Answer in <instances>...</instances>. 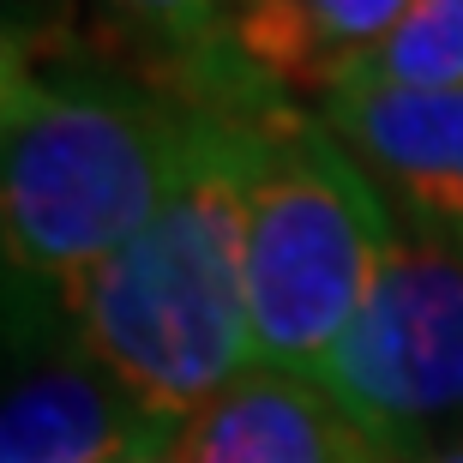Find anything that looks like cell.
Instances as JSON below:
<instances>
[{
    "instance_id": "cell-2",
    "label": "cell",
    "mask_w": 463,
    "mask_h": 463,
    "mask_svg": "<svg viewBox=\"0 0 463 463\" xmlns=\"http://www.w3.org/2000/svg\"><path fill=\"white\" fill-rule=\"evenodd\" d=\"M205 109H163L151 97L43 72L6 43L0 97V187L13 271L67 289L138 235L187 181Z\"/></svg>"
},
{
    "instance_id": "cell-3",
    "label": "cell",
    "mask_w": 463,
    "mask_h": 463,
    "mask_svg": "<svg viewBox=\"0 0 463 463\" xmlns=\"http://www.w3.org/2000/svg\"><path fill=\"white\" fill-rule=\"evenodd\" d=\"M241 211L253 367L319 379L397 247L385 199L331 127L253 109L241 120Z\"/></svg>"
},
{
    "instance_id": "cell-8",
    "label": "cell",
    "mask_w": 463,
    "mask_h": 463,
    "mask_svg": "<svg viewBox=\"0 0 463 463\" xmlns=\"http://www.w3.org/2000/svg\"><path fill=\"white\" fill-rule=\"evenodd\" d=\"M403 13L410 0H235V43L259 72L331 90Z\"/></svg>"
},
{
    "instance_id": "cell-5",
    "label": "cell",
    "mask_w": 463,
    "mask_h": 463,
    "mask_svg": "<svg viewBox=\"0 0 463 463\" xmlns=\"http://www.w3.org/2000/svg\"><path fill=\"white\" fill-rule=\"evenodd\" d=\"M326 120L361 169L403 199L421 241L463 253V90H410L344 72L326 90Z\"/></svg>"
},
{
    "instance_id": "cell-10",
    "label": "cell",
    "mask_w": 463,
    "mask_h": 463,
    "mask_svg": "<svg viewBox=\"0 0 463 463\" xmlns=\"http://www.w3.org/2000/svg\"><path fill=\"white\" fill-rule=\"evenodd\" d=\"M127 6H138L145 18H156L163 31L199 43V36L217 31V6H223V0H127Z\"/></svg>"
},
{
    "instance_id": "cell-9",
    "label": "cell",
    "mask_w": 463,
    "mask_h": 463,
    "mask_svg": "<svg viewBox=\"0 0 463 463\" xmlns=\"http://www.w3.org/2000/svg\"><path fill=\"white\" fill-rule=\"evenodd\" d=\"M349 72L410 90H463V0H410L397 31Z\"/></svg>"
},
{
    "instance_id": "cell-12",
    "label": "cell",
    "mask_w": 463,
    "mask_h": 463,
    "mask_svg": "<svg viewBox=\"0 0 463 463\" xmlns=\"http://www.w3.org/2000/svg\"><path fill=\"white\" fill-rule=\"evenodd\" d=\"M120 463H175V451H138V458H120Z\"/></svg>"
},
{
    "instance_id": "cell-6",
    "label": "cell",
    "mask_w": 463,
    "mask_h": 463,
    "mask_svg": "<svg viewBox=\"0 0 463 463\" xmlns=\"http://www.w3.org/2000/svg\"><path fill=\"white\" fill-rule=\"evenodd\" d=\"M181 428L138 410L85 344L36 355L6 385L0 463H120L138 451H175Z\"/></svg>"
},
{
    "instance_id": "cell-1",
    "label": "cell",
    "mask_w": 463,
    "mask_h": 463,
    "mask_svg": "<svg viewBox=\"0 0 463 463\" xmlns=\"http://www.w3.org/2000/svg\"><path fill=\"white\" fill-rule=\"evenodd\" d=\"M205 109L187 181L127 247L67 283L72 337L138 410L187 428L211 397L253 373L247 319V211H241V120Z\"/></svg>"
},
{
    "instance_id": "cell-4",
    "label": "cell",
    "mask_w": 463,
    "mask_h": 463,
    "mask_svg": "<svg viewBox=\"0 0 463 463\" xmlns=\"http://www.w3.org/2000/svg\"><path fill=\"white\" fill-rule=\"evenodd\" d=\"M319 392L379 439H415L421 421L463 410V253L397 241L367 307L326 355Z\"/></svg>"
},
{
    "instance_id": "cell-7",
    "label": "cell",
    "mask_w": 463,
    "mask_h": 463,
    "mask_svg": "<svg viewBox=\"0 0 463 463\" xmlns=\"http://www.w3.org/2000/svg\"><path fill=\"white\" fill-rule=\"evenodd\" d=\"M397 446L349 421L313 379L253 367L181 428L175 463H392Z\"/></svg>"
},
{
    "instance_id": "cell-11",
    "label": "cell",
    "mask_w": 463,
    "mask_h": 463,
    "mask_svg": "<svg viewBox=\"0 0 463 463\" xmlns=\"http://www.w3.org/2000/svg\"><path fill=\"white\" fill-rule=\"evenodd\" d=\"M392 463H463V439H451V446H415V439H403L392 451Z\"/></svg>"
}]
</instances>
